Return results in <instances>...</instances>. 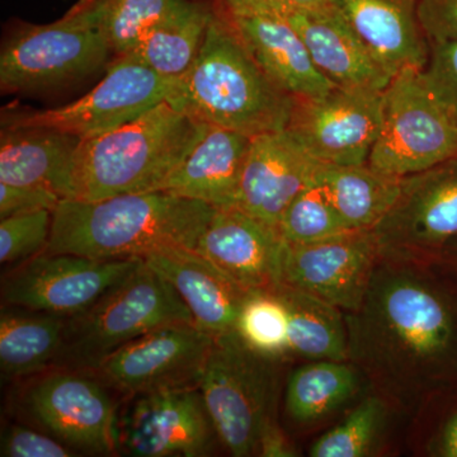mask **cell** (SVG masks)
I'll return each mask as SVG.
<instances>
[{"mask_svg": "<svg viewBox=\"0 0 457 457\" xmlns=\"http://www.w3.org/2000/svg\"><path fill=\"white\" fill-rule=\"evenodd\" d=\"M345 321L350 362L392 407L420 411L457 386V284L433 264L380 255Z\"/></svg>", "mask_w": 457, "mask_h": 457, "instance_id": "cell-1", "label": "cell"}, {"mask_svg": "<svg viewBox=\"0 0 457 457\" xmlns=\"http://www.w3.org/2000/svg\"><path fill=\"white\" fill-rule=\"evenodd\" d=\"M215 209L164 191L98 201L62 198L53 212L44 252L93 260H144L164 249H196Z\"/></svg>", "mask_w": 457, "mask_h": 457, "instance_id": "cell-2", "label": "cell"}, {"mask_svg": "<svg viewBox=\"0 0 457 457\" xmlns=\"http://www.w3.org/2000/svg\"><path fill=\"white\" fill-rule=\"evenodd\" d=\"M167 101L197 121L251 137L284 130L295 104L263 73L230 18L216 13L194 64L174 80Z\"/></svg>", "mask_w": 457, "mask_h": 457, "instance_id": "cell-3", "label": "cell"}, {"mask_svg": "<svg viewBox=\"0 0 457 457\" xmlns=\"http://www.w3.org/2000/svg\"><path fill=\"white\" fill-rule=\"evenodd\" d=\"M204 123L164 101L134 121L80 140L71 200L158 191L195 145Z\"/></svg>", "mask_w": 457, "mask_h": 457, "instance_id": "cell-4", "label": "cell"}, {"mask_svg": "<svg viewBox=\"0 0 457 457\" xmlns=\"http://www.w3.org/2000/svg\"><path fill=\"white\" fill-rule=\"evenodd\" d=\"M113 54L101 0H80L56 22L12 36L0 55L3 93H36L80 82Z\"/></svg>", "mask_w": 457, "mask_h": 457, "instance_id": "cell-5", "label": "cell"}, {"mask_svg": "<svg viewBox=\"0 0 457 457\" xmlns=\"http://www.w3.org/2000/svg\"><path fill=\"white\" fill-rule=\"evenodd\" d=\"M194 323L176 288L145 261L92 308L68 318L55 363L97 370L106 357L156 328Z\"/></svg>", "mask_w": 457, "mask_h": 457, "instance_id": "cell-6", "label": "cell"}, {"mask_svg": "<svg viewBox=\"0 0 457 457\" xmlns=\"http://www.w3.org/2000/svg\"><path fill=\"white\" fill-rule=\"evenodd\" d=\"M270 361L249 348L237 332L213 337L198 389L218 437L233 456L258 453L262 431L275 420Z\"/></svg>", "mask_w": 457, "mask_h": 457, "instance_id": "cell-7", "label": "cell"}, {"mask_svg": "<svg viewBox=\"0 0 457 457\" xmlns=\"http://www.w3.org/2000/svg\"><path fill=\"white\" fill-rule=\"evenodd\" d=\"M457 155V117L427 83L423 71L396 74L384 90L380 134L368 164L404 179Z\"/></svg>", "mask_w": 457, "mask_h": 457, "instance_id": "cell-8", "label": "cell"}, {"mask_svg": "<svg viewBox=\"0 0 457 457\" xmlns=\"http://www.w3.org/2000/svg\"><path fill=\"white\" fill-rule=\"evenodd\" d=\"M173 84L132 54L117 56L104 79L82 98L62 107L13 114L4 126L51 129L86 139L134 121L167 101Z\"/></svg>", "mask_w": 457, "mask_h": 457, "instance_id": "cell-9", "label": "cell"}, {"mask_svg": "<svg viewBox=\"0 0 457 457\" xmlns=\"http://www.w3.org/2000/svg\"><path fill=\"white\" fill-rule=\"evenodd\" d=\"M383 258L431 263L457 240V155L402 179L398 200L372 230Z\"/></svg>", "mask_w": 457, "mask_h": 457, "instance_id": "cell-10", "label": "cell"}, {"mask_svg": "<svg viewBox=\"0 0 457 457\" xmlns=\"http://www.w3.org/2000/svg\"><path fill=\"white\" fill-rule=\"evenodd\" d=\"M143 262V258L93 260L42 252L3 278V303L74 317L92 308Z\"/></svg>", "mask_w": 457, "mask_h": 457, "instance_id": "cell-11", "label": "cell"}, {"mask_svg": "<svg viewBox=\"0 0 457 457\" xmlns=\"http://www.w3.org/2000/svg\"><path fill=\"white\" fill-rule=\"evenodd\" d=\"M384 90L335 87L295 99L286 130L321 164H366L383 123Z\"/></svg>", "mask_w": 457, "mask_h": 457, "instance_id": "cell-12", "label": "cell"}, {"mask_svg": "<svg viewBox=\"0 0 457 457\" xmlns=\"http://www.w3.org/2000/svg\"><path fill=\"white\" fill-rule=\"evenodd\" d=\"M212 343L195 323L170 324L126 343L96 371L131 395L198 387Z\"/></svg>", "mask_w": 457, "mask_h": 457, "instance_id": "cell-13", "label": "cell"}, {"mask_svg": "<svg viewBox=\"0 0 457 457\" xmlns=\"http://www.w3.org/2000/svg\"><path fill=\"white\" fill-rule=\"evenodd\" d=\"M380 260V249L370 230L347 231L323 242H286L279 285L303 291L342 312H356L365 299Z\"/></svg>", "mask_w": 457, "mask_h": 457, "instance_id": "cell-14", "label": "cell"}, {"mask_svg": "<svg viewBox=\"0 0 457 457\" xmlns=\"http://www.w3.org/2000/svg\"><path fill=\"white\" fill-rule=\"evenodd\" d=\"M119 422L120 446L139 457L207 456L218 436L198 387L134 395Z\"/></svg>", "mask_w": 457, "mask_h": 457, "instance_id": "cell-15", "label": "cell"}, {"mask_svg": "<svg viewBox=\"0 0 457 457\" xmlns=\"http://www.w3.org/2000/svg\"><path fill=\"white\" fill-rule=\"evenodd\" d=\"M26 404L45 429L71 449L104 455L121 449L112 400L88 378L68 372L45 376L27 390Z\"/></svg>", "mask_w": 457, "mask_h": 457, "instance_id": "cell-16", "label": "cell"}, {"mask_svg": "<svg viewBox=\"0 0 457 457\" xmlns=\"http://www.w3.org/2000/svg\"><path fill=\"white\" fill-rule=\"evenodd\" d=\"M285 245L278 228L231 206L215 209L195 251L245 290L261 291L279 285Z\"/></svg>", "mask_w": 457, "mask_h": 457, "instance_id": "cell-17", "label": "cell"}, {"mask_svg": "<svg viewBox=\"0 0 457 457\" xmlns=\"http://www.w3.org/2000/svg\"><path fill=\"white\" fill-rule=\"evenodd\" d=\"M320 164L286 129L252 137L236 207L278 228L285 210L314 180Z\"/></svg>", "mask_w": 457, "mask_h": 457, "instance_id": "cell-18", "label": "cell"}, {"mask_svg": "<svg viewBox=\"0 0 457 457\" xmlns=\"http://www.w3.org/2000/svg\"><path fill=\"white\" fill-rule=\"evenodd\" d=\"M420 0H333L337 11L390 77L425 71L429 59L420 17Z\"/></svg>", "mask_w": 457, "mask_h": 457, "instance_id": "cell-19", "label": "cell"}, {"mask_svg": "<svg viewBox=\"0 0 457 457\" xmlns=\"http://www.w3.org/2000/svg\"><path fill=\"white\" fill-rule=\"evenodd\" d=\"M144 261L173 285L200 329L213 337L236 332L243 303L252 291L237 285L195 249H164Z\"/></svg>", "mask_w": 457, "mask_h": 457, "instance_id": "cell-20", "label": "cell"}, {"mask_svg": "<svg viewBox=\"0 0 457 457\" xmlns=\"http://www.w3.org/2000/svg\"><path fill=\"white\" fill-rule=\"evenodd\" d=\"M228 18L255 62L286 95L294 99L315 98L335 88L284 18L267 13H228Z\"/></svg>", "mask_w": 457, "mask_h": 457, "instance_id": "cell-21", "label": "cell"}, {"mask_svg": "<svg viewBox=\"0 0 457 457\" xmlns=\"http://www.w3.org/2000/svg\"><path fill=\"white\" fill-rule=\"evenodd\" d=\"M278 17L299 33L312 62L336 87L385 90L392 82L336 7L286 12Z\"/></svg>", "mask_w": 457, "mask_h": 457, "instance_id": "cell-22", "label": "cell"}, {"mask_svg": "<svg viewBox=\"0 0 457 457\" xmlns=\"http://www.w3.org/2000/svg\"><path fill=\"white\" fill-rule=\"evenodd\" d=\"M252 137L204 123L203 132L158 191L216 207L236 206Z\"/></svg>", "mask_w": 457, "mask_h": 457, "instance_id": "cell-23", "label": "cell"}, {"mask_svg": "<svg viewBox=\"0 0 457 457\" xmlns=\"http://www.w3.org/2000/svg\"><path fill=\"white\" fill-rule=\"evenodd\" d=\"M80 137L51 129H9L0 139V182L49 189L71 197Z\"/></svg>", "mask_w": 457, "mask_h": 457, "instance_id": "cell-24", "label": "cell"}, {"mask_svg": "<svg viewBox=\"0 0 457 457\" xmlns=\"http://www.w3.org/2000/svg\"><path fill=\"white\" fill-rule=\"evenodd\" d=\"M315 183L350 230L372 231L398 200L402 179L366 164H320Z\"/></svg>", "mask_w": 457, "mask_h": 457, "instance_id": "cell-25", "label": "cell"}, {"mask_svg": "<svg viewBox=\"0 0 457 457\" xmlns=\"http://www.w3.org/2000/svg\"><path fill=\"white\" fill-rule=\"evenodd\" d=\"M68 318L53 312L3 306L0 369L8 378H25L56 362L64 345Z\"/></svg>", "mask_w": 457, "mask_h": 457, "instance_id": "cell-26", "label": "cell"}, {"mask_svg": "<svg viewBox=\"0 0 457 457\" xmlns=\"http://www.w3.org/2000/svg\"><path fill=\"white\" fill-rule=\"evenodd\" d=\"M288 314V348L311 361H350L345 312L303 291L278 285Z\"/></svg>", "mask_w": 457, "mask_h": 457, "instance_id": "cell-27", "label": "cell"}, {"mask_svg": "<svg viewBox=\"0 0 457 457\" xmlns=\"http://www.w3.org/2000/svg\"><path fill=\"white\" fill-rule=\"evenodd\" d=\"M212 13L201 3L176 0L132 55L155 73L176 80L194 64Z\"/></svg>", "mask_w": 457, "mask_h": 457, "instance_id": "cell-28", "label": "cell"}, {"mask_svg": "<svg viewBox=\"0 0 457 457\" xmlns=\"http://www.w3.org/2000/svg\"><path fill=\"white\" fill-rule=\"evenodd\" d=\"M359 372L350 361L306 363L288 378L286 411L300 425L317 422L353 398L360 386Z\"/></svg>", "mask_w": 457, "mask_h": 457, "instance_id": "cell-29", "label": "cell"}, {"mask_svg": "<svg viewBox=\"0 0 457 457\" xmlns=\"http://www.w3.org/2000/svg\"><path fill=\"white\" fill-rule=\"evenodd\" d=\"M392 405L372 394L362 400L342 423L312 444V457H365L378 446Z\"/></svg>", "mask_w": 457, "mask_h": 457, "instance_id": "cell-30", "label": "cell"}, {"mask_svg": "<svg viewBox=\"0 0 457 457\" xmlns=\"http://www.w3.org/2000/svg\"><path fill=\"white\" fill-rule=\"evenodd\" d=\"M236 332L249 348L269 359H278L290 352L287 309L275 288L249 293Z\"/></svg>", "mask_w": 457, "mask_h": 457, "instance_id": "cell-31", "label": "cell"}, {"mask_svg": "<svg viewBox=\"0 0 457 457\" xmlns=\"http://www.w3.org/2000/svg\"><path fill=\"white\" fill-rule=\"evenodd\" d=\"M279 233L291 245L323 242L350 230L315 180L294 198L278 224Z\"/></svg>", "mask_w": 457, "mask_h": 457, "instance_id": "cell-32", "label": "cell"}, {"mask_svg": "<svg viewBox=\"0 0 457 457\" xmlns=\"http://www.w3.org/2000/svg\"><path fill=\"white\" fill-rule=\"evenodd\" d=\"M176 0H101L104 29L117 56L129 55L173 8Z\"/></svg>", "mask_w": 457, "mask_h": 457, "instance_id": "cell-33", "label": "cell"}, {"mask_svg": "<svg viewBox=\"0 0 457 457\" xmlns=\"http://www.w3.org/2000/svg\"><path fill=\"white\" fill-rule=\"evenodd\" d=\"M53 210L9 216L0 221V262L20 264L42 253L49 245Z\"/></svg>", "mask_w": 457, "mask_h": 457, "instance_id": "cell-34", "label": "cell"}, {"mask_svg": "<svg viewBox=\"0 0 457 457\" xmlns=\"http://www.w3.org/2000/svg\"><path fill=\"white\" fill-rule=\"evenodd\" d=\"M423 75L435 95L457 117V41L429 42Z\"/></svg>", "mask_w": 457, "mask_h": 457, "instance_id": "cell-35", "label": "cell"}, {"mask_svg": "<svg viewBox=\"0 0 457 457\" xmlns=\"http://www.w3.org/2000/svg\"><path fill=\"white\" fill-rule=\"evenodd\" d=\"M0 455L3 457H71L73 449L56 437L33 431L29 427L11 426L3 433Z\"/></svg>", "mask_w": 457, "mask_h": 457, "instance_id": "cell-36", "label": "cell"}, {"mask_svg": "<svg viewBox=\"0 0 457 457\" xmlns=\"http://www.w3.org/2000/svg\"><path fill=\"white\" fill-rule=\"evenodd\" d=\"M62 198L49 189L0 182V219L21 213L55 210Z\"/></svg>", "mask_w": 457, "mask_h": 457, "instance_id": "cell-37", "label": "cell"}, {"mask_svg": "<svg viewBox=\"0 0 457 457\" xmlns=\"http://www.w3.org/2000/svg\"><path fill=\"white\" fill-rule=\"evenodd\" d=\"M418 17L429 42L457 41V0H420Z\"/></svg>", "mask_w": 457, "mask_h": 457, "instance_id": "cell-38", "label": "cell"}, {"mask_svg": "<svg viewBox=\"0 0 457 457\" xmlns=\"http://www.w3.org/2000/svg\"><path fill=\"white\" fill-rule=\"evenodd\" d=\"M228 13L278 14L293 11H323L335 8L333 0H222Z\"/></svg>", "mask_w": 457, "mask_h": 457, "instance_id": "cell-39", "label": "cell"}, {"mask_svg": "<svg viewBox=\"0 0 457 457\" xmlns=\"http://www.w3.org/2000/svg\"><path fill=\"white\" fill-rule=\"evenodd\" d=\"M429 455L457 457V403L451 405L428 442Z\"/></svg>", "mask_w": 457, "mask_h": 457, "instance_id": "cell-40", "label": "cell"}, {"mask_svg": "<svg viewBox=\"0 0 457 457\" xmlns=\"http://www.w3.org/2000/svg\"><path fill=\"white\" fill-rule=\"evenodd\" d=\"M258 455L264 457H290L296 456V450L290 440L286 437L275 420H270L262 431Z\"/></svg>", "mask_w": 457, "mask_h": 457, "instance_id": "cell-41", "label": "cell"}, {"mask_svg": "<svg viewBox=\"0 0 457 457\" xmlns=\"http://www.w3.org/2000/svg\"><path fill=\"white\" fill-rule=\"evenodd\" d=\"M431 264L457 284V240L447 245Z\"/></svg>", "mask_w": 457, "mask_h": 457, "instance_id": "cell-42", "label": "cell"}]
</instances>
